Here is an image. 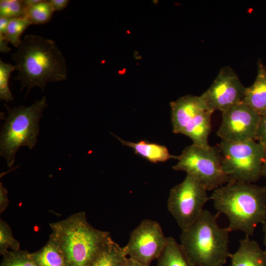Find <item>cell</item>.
Masks as SVG:
<instances>
[{
  "instance_id": "6da1fadb",
  "label": "cell",
  "mask_w": 266,
  "mask_h": 266,
  "mask_svg": "<svg viewBox=\"0 0 266 266\" xmlns=\"http://www.w3.org/2000/svg\"><path fill=\"white\" fill-rule=\"evenodd\" d=\"M18 73L15 80L21 84V90L27 88L28 94L33 87L44 91L50 82L67 79V68L62 52L55 42L35 34H27L12 55Z\"/></svg>"
},
{
  "instance_id": "7a4b0ae2",
  "label": "cell",
  "mask_w": 266,
  "mask_h": 266,
  "mask_svg": "<svg viewBox=\"0 0 266 266\" xmlns=\"http://www.w3.org/2000/svg\"><path fill=\"white\" fill-rule=\"evenodd\" d=\"M209 200L219 214L228 217L231 231L250 237L266 221V186L230 181L214 190Z\"/></svg>"
},
{
  "instance_id": "3957f363",
  "label": "cell",
  "mask_w": 266,
  "mask_h": 266,
  "mask_svg": "<svg viewBox=\"0 0 266 266\" xmlns=\"http://www.w3.org/2000/svg\"><path fill=\"white\" fill-rule=\"evenodd\" d=\"M204 210L199 218L182 230L180 246L190 266H223L230 258L228 227L217 223L219 216Z\"/></svg>"
},
{
  "instance_id": "277c9868",
  "label": "cell",
  "mask_w": 266,
  "mask_h": 266,
  "mask_svg": "<svg viewBox=\"0 0 266 266\" xmlns=\"http://www.w3.org/2000/svg\"><path fill=\"white\" fill-rule=\"evenodd\" d=\"M49 226L66 266H90L111 238L109 232L93 227L83 211L50 223Z\"/></svg>"
},
{
  "instance_id": "5b68a950",
  "label": "cell",
  "mask_w": 266,
  "mask_h": 266,
  "mask_svg": "<svg viewBox=\"0 0 266 266\" xmlns=\"http://www.w3.org/2000/svg\"><path fill=\"white\" fill-rule=\"evenodd\" d=\"M8 115L3 124L0 137V154L11 167L15 155L22 146L33 149L37 143L39 132V121L47 106L46 97L35 101L32 105H20L10 108L5 105Z\"/></svg>"
},
{
  "instance_id": "8992f818",
  "label": "cell",
  "mask_w": 266,
  "mask_h": 266,
  "mask_svg": "<svg viewBox=\"0 0 266 266\" xmlns=\"http://www.w3.org/2000/svg\"><path fill=\"white\" fill-rule=\"evenodd\" d=\"M217 147L224 171L231 181L253 183L262 177L266 150L257 141L221 140Z\"/></svg>"
},
{
  "instance_id": "52a82bcc",
  "label": "cell",
  "mask_w": 266,
  "mask_h": 266,
  "mask_svg": "<svg viewBox=\"0 0 266 266\" xmlns=\"http://www.w3.org/2000/svg\"><path fill=\"white\" fill-rule=\"evenodd\" d=\"M172 131L185 135L193 144L207 147L214 112L200 96L186 95L170 103Z\"/></svg>"
},
{
  "instance_id": "ba28073f",
  "label": "cell",
  "mask_w": 266,
  "mask_h": 266,
  "mask_svg": "<svg viewBox=\"0 0 266 266\" xmlns=\"http://www.w3.org/2000/svg\"><path fill=\"white\" fill-rule=\"evenodd\" d=\"M177 160L172 168L186 172L207 191L214 190L231 181L224 171L217 147H203L192 144L184 148Z\"/></svg>"
},
{
  "instance_id": "9c48e42d",
  "label": "cell",
  "mask_w": 266,
  "mask_h": 266,
  "mask_svg": "<svg viewBox=\"0 0 266 266\" xmlns=\"http://www.w3.org/2000/svg\"><path fill=\"white\" fill-rule=\"evenodd\" d=\"M207 190L198 180L187 174L181 183L172 187L167 200V209L181 230L193 224L200 216L209 200Z\"/></svg>"
},
{
  "instance_id": "30bf717a",
  "label": "cell",
  "mask_w": 266,
  "mask_h": 266,
  "mask_svg": "<svg viewBox=\"0 0 266 266\" xmlns=\"http://www.w3.org/2000/svg\"><path fill=\"white\" fill-rule=\"evenodd\" d=\"M166 240L158 222L145 219L132 231L123 249L129 258L150 266L163 251Z\"/></svg>"
},
{
  "instance_id": "8fae6325",
  "label": "cell",
  "mask_w": 266,
  "mask_h": 266,
  "mask_svg": "<svg viewBox=\"0 0 266 266\" xmlns=\"http://www.w3.org/2000/svg\"><path fill=\"white\" fill-rule=\"evenodd\" d=\"M222 120L217 131L221 140L242 142L256 140L261 116L242 102L222 112Z\"/></svg>"
},
{
  "instance_id": "7c38bea8",
  "label": "cell",
  "mask_w": 266,
  "mask_h": 266,
  "mask_svg": "<svg viewBox=\"0 0 266 266\" xmlns=\"http://www.w3.org/2000/svg\"><path fill=\"white\" fill-rule=\"evenodd\" d=\"M245 88L234 70L225 66L221 68L212 84L200 96L213 112H223L242 101Z\"/></svg>"
},
{
  "instance_id": "4fadbf2b",
  "label": "cell",
  "mask_w": 266,
  "mask_h": 266,
  "mask_svg": "<svg viewBox=\"0 0 266 266\" xmlns=\"http://www.w3.org/2000/svg\"><path fill=\"white\" fill-rule=\"evenodd\" d=\"M257 65L256 79L251 86L246 87L242 102L263 116L266 115V66L261 59Z\"/></svg>"
},
{
  "instance_id": "5bb4252c",
  "label": "cell",
  "mask_w": 266,
  "mask_h": 266,
  "mask_svg": "<svg viewBox=\"0 0 266 266\" xmlns=\"http://www.w3.org/2000/svg\"><path fill=\"white\" fill-rule=\"evenodd\" d=\"M231 266H266V253L249 236L239 240L237 251L231 254Z\"/></svg>"
},
{
  "instance_id": "9a60e30c",
  "label": "cell",
  "mask_w": 266,
  "mask_h": 266,
  "mask_svg": "<svg viewBox=\"0 0 266 266\" xmlns=\"http://www.w3.org/2000/svg\"><path fill=\"white\" fill-rule=\"evenodd\" d=\"M113 135L123 145L132 148L136 154L152 163L165 162L171 159H177V156L171 155L167 147L164 145L150 143L145 140L137 142L128 141Z\"/></svg>"
},
{
  "instance_id": "2e32d148",
  "label": "cell",
  "mask_w": 266,
  "mask_h": 266,
  "mask_svg": "<svg viewBox=\"0 0 266 266\" xmlns=\"http://www.w3.org/2000/svg\"><path fill=\"white\" fill-rule=\"evenodd\" d=\"M30 256L38 266H66L63 252L51 234L46 244L37 251L30 253Z\"/></svg>"
},
{
  "instance_id": "e0dca14e",
  "label": "cell",
  "mask_w": 266,
  "mask_h": 266,
  "mask_svg": "<svg viewBox=\"0 0 266 266\" xmlns=\"http://www.w3.org/2000/svg\"><path fill=\"white\" fill-rule=\"evenodd\" d=\"M128 259L123 247L111 238L90 266H125Z\"/></svg>"
},
{
  "instance_id": "ac0fdd59",
  "label": "cell",
  "mask_w": 266,
  "mask_h": 266,
  "mask_svg": "<svg viewBox=\"0 0 266 266\" xmlns=\"http://www.w3.org/2000/svg\"><path fill=\"white\" fill-rule=\"evenodd\" d=\"M158 266H190L180 244L172 237H167L166 246L157 259Z\"/></svg>"
},
{
  "instance_id": "d6986e66",
  "label": "cell",
  "mask_w": 266,
  "mask_h": 266,
  "mask_svg": "<svg viewBox=\"0 0 266 266\" xmlns=\"http://www.w3.org/2000/svg\"><path fill=\"white\" fill-rule=\"evenodd\" d=\"M54 12L49 0H42L36 5L27 8L25 17L32 24H44L51 20Z\"/></svg>"
},
{
  "instance_id": "ffe728a7",
  "label": "cell",
  "mask_w": 266,
  "mask_h": 266,
  "mask_svg": "<svg viewBox=\"0 0 266 266\" xmlns=\"http://www.w3.org/2000/svg\"><path fill=\"white\" fill-rule=\"evenodd\" d=\"M31 25L32 23L26 17L12 18L3 35L8 42L17 48L21 42V35Z\"/></svg>"
},
{
  "instance_id": "44dd1931",
  "label": "cell",
  "mask_w": 266,
  "mask_h": 266,
  "mask_svg": "<svg viewBox=\"0 0 266 266\" xmlns=\"http://www.w3.org/2000/svg\"><path fill=\"white\" fill-rule=\"evenodd\" d=\"M27 250L7 251L1 256L0 266H38L30 256Z\"/></svg>"
},
{
  "instance_id": "7402d4cb",
  "label": "cell",
  "mask_w": 266,
  "mask_h": 266,
  "mask_svg": "<svg viewBox=\"0 0 266 266\" xmlns=\"http://www.w3.org/2000/svg\"><path fill=\"white\" fill-rule=\"evenodd\" d=\"M20 243L13 236L11 229L7 223L0 219V254L2 255L9 251L20 250Z\"/></svg>"
},
{
  "instance_id": "603a6c76",
  "label": "cell",
  "mask_w": 266,
  "mask_h": 266,
  "mask_svg": "<svg viewBox=\"0 0 266 266\" xmlns=\"http://www.w3.org/2000/svg\"><path fill=\"white\" fill-rule=\"evenodd\" d=\"M16 66L0 60V98L6 102L13 100V96L9 87V79Z\"/></svg>"
},
{
  "instance_id": "cb8c5ba5",
  "label": "cell",
  "mask_w": 266,
  "mask_h": 266,
  "mask_svg": "<svg viewBox=\"0 0 266 266\" xmlns=\"http://www.w3.org/2000/svg\"><path fill=\"white\" fill-rule=\"evenodd\" d=\"M26 9L23 0H0V17H25Z\"/></svg>"
},
{
  "instance_id": "d4e9b609",
  "label": "cell",
  "mask_w": 266,
  "mask_h": 266,
  "mask_svg": "<svg viewBox=\"0 0 266 266\" xmlns=\"http://www.w3.org/2000/svg\"><path fill=\"white\" fill-rule=\"evenodd\" d=\"M256 141L266 150V115L261 116L257 133Z\"/></svg>"
},
{
  "instance_id": "484cf974",
  "label": "cell",
  "mask_w": 266,
  "mask_h": 266,
  "mask_svg": "<svg viewBox=\"0 0 266 266\" xmlns=\"http://www.w3.org/2000/svg\"><path fill=\"white\" fill-rule=\"evenodd\" d=\"M9 203L8 192L3 186L2 183L0 182V213H2L7 208Z\"/></svg>"
},
{
  "instance_id": "4316f807",
  "label": "cell",
  "mask_w": 266,
  "mask_h": 266,
  "mask_svg": "<svg viewBox=\"0 0 266 266\" xmlns=\"http://www.w3.org/2000/svg\"><path fill=\"white\" fill-rule=\"evenodd\" d=\"M49 2L53 10L58 11L64 9L68 5L69 1L68 0H50Z\"/></svg>"
},
{
  "instance_id": "83f0119b",
  "label": "cell",
  "mask_w": 266,
  "mask_h": 266,
  "mask_svg": "<svg viewBox=\"0 0 266 266\" xmlns=\"http://www.w3.org/2000/svg\"><path fill=\"white\" fill-rule=\"evenodd\" d=\"M8 41L3 34L0 33V52L6 53L10 51L11 48L8 46Z\"/></svg>"
},
{
  "instance_id": "f1b7e54d",
  "label": "cell",
  "mask_w": 266,
  "mask_h": 266,
  "mask_svg": "<svg viewBox=\"0 0 266 266\" xmlns=\"http://www.w3.org/2000/svg\"><path fill=\"white\" fill-rule=\"evenodd\" d=\"M12 18L0 17V33L4 34L7 26Z\"/></svg>"
},
{
  "instance_id": "f546056e",
  "label": "cell",
  "mask_w": 266,
  "mask_h": 266,
  "mask_svg": "<svg viewBox=\"0 0 266 266\" xmlns=\"http://www.w3.org/2000/svg\"><path fill=\"white\" fill-rule=\"evenodd\" d=\"M42 0H23V3L26 8L33 6L38 3Z\"/></svg>"
},
{
  "instance_id": "4dcf8cb0",
  "label": "cell",
  "mask_w": 266,
  "mask_h": 266,
  "mask_svg": "<svg viewBox=\"0 0 266 266\" xmlns=\"http://www.w3.org/2000/svg\"><path fill=\"white\" fill-rule=\"evenodd\" d=\"M125 266H147L139 263L132 259L128 258L127 262Z\"/></svg>"
},
{
  "instance_id": "1f68e13d",
  "label": "cell",
  "mask_w": 266,
  "mask_h": 266,
  "mask_svg": "<svg viewBox=\"0 0 266 266\" xmlns=\"http://www.w3.org/2000/svg\"><path fill=\"white\" fill-rule=\"evenodd\" d=\"M262 225H263V230L264 232L263 242H264V244L265 247V249L264 250L266 253V221H265L262 224Z\"/></svg>"
},
{
  "instance_id": "d6a6232c",
  "label": "cell",
  "mask_w": 266,
  "mask_h": 266,
  "mask_svg": "<svg viewBox=\"0 0 266 266\" xmlns=\"http://www.w3.org/2000/svg\"><path fill=\"white\" fill-rule=\"evenodd\" d=\"M262 177H264L266 180V158L263 167Z\"/></svg>"
}]
</instances>
